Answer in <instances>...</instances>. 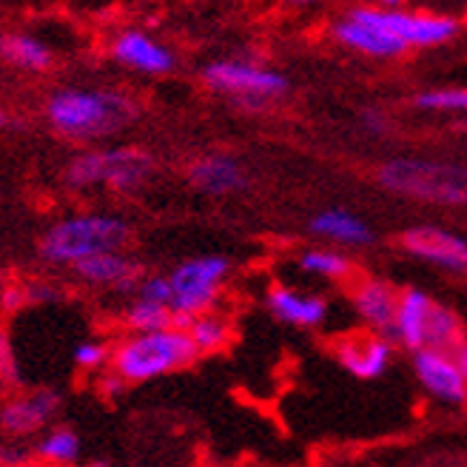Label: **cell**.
<instances>
[{"label":"cell","mask_w":467,"mask_h":467,"mask_svg":"<svg viewBox=\"0 0 467 467\" xmlns=\"http://www.w3.org/2000/svg\"><path fill=\"white\" fill-rule=\"evenodd\" d=\"M43 114L60 137L88 143V140L123 134L129 126H134L140 117V103L120 88L63 86L46 98Z\"/></svg>","instance_id":"cell-1"},{"label":"cell","mask_w":467,"mask_h":467,"mask_svg":"<svg viewBox=\"0 0 467 467\" xmlns=\"http://www.w3.org/2000/svg\"><path fill=\"white\" fill-rule=\"evenodd\" d=\"M131 243V223L109 212H80L52 223L40 234L37 256L52 268H72L75 263L103 251H126Z\"/></svg>","instance_id":"cell-2"},{"label":"cell","mask_w":467,"mask_h":467,"mask_svg":"<svg viewBox=\"0 0 467 467\" xmlns=\"http://www.w3.org/2000/svg\"><path fill=\"white\" fill-rule=\"evenodd\" d=\"M200 359L197 348L185 328H162L151 334H126L111 342V362L109 368L117 370L131 385H149L169 373H177Z\"/></svg>","instance_id":"cell-3"},{"label":"cell","mask_w":467,"mask_h":467,"mask_svg":"<svg viewBox=\"0 0 467 467\" xmlns=\"http://www.w3.org/2000/svg\"><path fill=\"white\" fill-rule=\"evenodd\" d=\"M157 171V160L137 146L88 149L72 157L63 169V182L72 192L109 189L117 194H137Z\"/></svg>","instance_id":"cell-4"},{"label":"cell","mask_w":467,"mask_h":467,"mask_svg":"<svg viewBox=\"0 0 467 467\" xmlns=\"http://www.w3.org/2000/svg\"><path fill=\"white\" fill-rule=\"evenodd\" d=\"M377 182L385 192L419 202L467 208V166L459 162L396 157L377 169Z\"/></svg>","instance_id":"cell-5"},{"label":"cell","mask_w":467,"mask_h":467,"mask_svg":"<svg viewBox=\"0 0 467 467\" xmlns=\"http://www.w3.org/2000/svg\"><path fill=\"white\" fill-rule=\"evenodd\" d=\"M231 260L223 254H200L177 263L169 271L171 279V314L177 328H185L194 317L217 311L223 285L231 276Z\"/></svg>","instance_id":"cell-6"},{"label":"cell","mask_w":467,"mask_h":467,"mask_svg":"<svg viewBox=\"0 0 467 467\" xmlns=\"http://www.w3.org/2000/svg\"><path fill=\"white\" fill-rule=\"evenodd\" d=\"M202 83L228 95L243 111H265L274 100H283L291 91V80L256 60H214L200 72Z\"/></svg>","instance_id":"cell-7"},{"label":"cell","mask_w":467,"mask_h":467,"mask_svg":"<svg viewBox=\"0 0 467 467\" xmlns=\"http://www.w3.org/2000/svg\"><path fill=\"white\" fill-rule=\"evenodd\" d=\"M348 17H354L368 26H377L388 32L390 37L402 40L408 49H431L456 37L459 20L445 15H428V12H405V9H382V6H357L350 9Z\"/></svg>","instance_id":"cell-8"},{"label":"cell","mask_w":467,"mask_h":467,"mask_svg":"<svg viewBox=\"0 0 467 467\" xmlns=\"http://www.w3.org/2000/svg\"><path fill=\"white\" fill-rule=\"evenodd\" d=\"M60 410H63V393L57 388L23 390L0 408V428L12 439L37 436L57 422Z\"/></svg>","instance_id":"cell-9"},{"label":"cell","mask_w":467,"mask_h":467,"mask_svg":"<svg viewBox=\"0 0 467 467\" xmlns=\"http://www.w3.org/2000/svg\"><path fill=\"white\" fill-rule=\"evenodd\" d=\"M413 373L433 400L451 408H462L467 402V377L453 350L419 348L413 350Z\"/></svg>","instance_id":"cell-10"},{"label":"cell","mask_w":467,"mask_h":467,"mask_svg":"<svg viewBox=\"0 0 467 467\" xmlns=\"http://www.w3.org/2000/svg\"><path fill=\"white\" fill-rule=\"evenodd\" d=\"M72 274L78 283H83L88 288L134 294L146 271H143V263L134 260V256L126 251H103V254L86 256V260L75 263Z\"/></svg>","instance_id":"cell-11"},{"label":"cell","mask_w":467,"mask_h":467,"mask_svg":"<svg viewBox=\"0 0 467 467\" xmlns=\"http://www.w3.org/2000/svg\"><path fill=\"white\" fill-rule=\"evenodd\" d=\"M400 245L416 260H425L453 274H467V240L453 231L439 225H416L402 231Z\"/></svg>","instance_id":"cell-12"},{"label":"cell","mask_w":467,"mask_h":467,"mask_svg":"<svg viewBox=\"0 0 467 467\" xmlns=\"http://www.w3.org/2000/svg\"><path fill=\"white\" fill-rule=\"evenodd\" d=\"M111 57L146 78H166L174 72L177 57L166 43L143 29H123L111 40Z\"/></svg>","instance_id":"cell-13"},{"label":"cell","mask_w":467,"mask_h":467,"mask_svg":"<svg viewBox=\"0 0 467 467\" xmlns=\"http://www.w3.org/2000/svg\"><path fill=\"white\" fill-rule=\"evenodd\" d=\"M334 357L354 379L370 382V379H379L382 373L390 368L393 339L385 334H377V331L350 334V337L337 339Z\"/></svg>","instance_id":"cell-14"},{"label":"cell","mask_w":467,"mask_h":467,"mask_svg":"<svg viewBox=\"0 0 467 467\" xmlns=\"http://www.w3.org/2000/svg\"><path fill=\"white\" fill-rule=\"evenodd\" d=\"M185 177H189L192 189L208 197H228L248 189V171L231 154H202L192 162Z\"/></svg>","instance_id":"cell-15"},{"label":"cell","mask_w":467,"mask_h":467,"mask_svg":"<svg viewBox=\"0 0 467 467\" xmlns=\"http://www.w3.org/2000/svg\"><path fill=\"white\" fill-rule=\"evenodd\" d=\"M265 308L274 319L294 325V328H319L331 314V306L325 296L296 291L291 285H271L265 294Z\"/></svg>","instance_id":"cell-16"},{"label":"cell","mask_w":467,"mask_h":467,"mask_svg":"<svg viewBox=\"0 0 467 467\" xmlns=\"http://www.w3.org/2000/svg\"><path fill=\"white\" fill-rule=\"evenodd\" d=\"M350 302H354L357 317L368 325L370 331L393 334V317H396V306H400V291H396L390 283L377 276H362L350 288Z\"/></svg>","instance_id":"cell-17"},{"label":"cell","mask_w":467,"mask_h":467,"mask_svg":"<svg viewBox=\"0 0 467 467\" xmlns=\"http://www.w3.org/2000/svg\"><path fill=\"white\" fill-rule=\"evenodd\" d=\"M433 308V299L419 291V288H405L400 291V306H396V317H393V334L390 339L405 345L408 350H419L425 348V337H428V317Z\"/></svg>","instance_id":"cell-18"},{"label":"cell","mask_w":467,"mask_h":467,"mask_svg":"<svg viewBox=\"0 0 467 467\" xmlns=\"http://www.w3.org/2000/svg\"><path fill=\"white\" fill-rule=\"evenodd\" d=\"M308 231L319 240L345 248H365L373 243V228L362 217L345 212V208H325V212L314 214Z\"/></svg>","instance_id":"cell-19"},{"label":"cell","mask_w":467,"mask_h":467,"mask_svg":"<svg viewBox=\"0 0 467 467\" xmlns=\"http://www.w3.org/2000/svg\"><path fill=\"white\" fill-rule=\"evenodd\" d=\"M334 37L348 46V49H354L359 55H368V57H400L408 52V46L402 40L390 37L388 32L377 29V26H368V23H359L354 17H342L334 23Z\"/></svg>","instance_id":"cell-20"},{"label":"cell","mask_w":467,"mask_h":467,"mask_svg":"<svg viewBox=\"0 0 467 467\" xmlns=\"http://www.w3.org/2000/svg\"><path fill=\"white\" fill-rule=\"evenodd\" d=\"M0 57L23 68V72H35V75L49 72L55 66V52L49 49V43H43L32 35H17V32L0 35Z\"/></svg>","instance_id":"cell-21"},{"label":"cell","mask_w":467,"mask_h":467,"mask_svg":"<svg viewBox=\"0 0 467 467\" xmlns=\"http://www.w3.org/2000/svg\"><path fill=\"white\" fill-rule=\"evenodd\" d=\"M37 459L43 462H52L60 467L75 464L83 453V439L75 428L68 425H55V428H46L37 439V445L32 451Z\"/></svg>","instance_id":"cell-22"},{"label":"cell","mask_w":467,"mask_h":467,"mask_svg":"<svg viewBox=\"0 0 467 467\" xmlns=\"http://www.w3.org/2000/svg\"><path fill=\"white\" fill-rule=\"evenodd\" d=\"M299 271H306L319 279H331V283H342V279L354 276V263L350 256L337 248H306L296 256Z\"/></svg>","instance_id":"cell-23"},{"label":"cell","mask_w":467,"mask_h":467,"mask_svg":"<svg viewBox=\"0 0 467 467\" xmlns=\"http://www.w3.org/2000/svg\"><path fill=\"white\" fill-rule=\"evenodd\" d=\"M120 325L126 334H151L174 325V314L169 306H157V302L134 296L129 306L120 311Z\"/></svg>","instance_id":"cell-24"},{"label":"cell","mask_w":467,"mask_h":467,"mask_svg":"<svg viewBox=\"0 0 467 467\" xmlns=\"http://www.w3.org/2000/svg\"><path fill=\"white\" fill-rule=\"evenodd\" d=\"M185 331H189L200 357H212V354H217V350H223L231 342V334H234L231 322L217 311L194 317L189 325H185Z\"/></svg>","instance_id":"cell-25"},{"label":"cell","mask_w":467,"mask_h":467,"mask_svg":"<svg viewBox=\"0 0 467 467\" xmlns=\"http://www.w3.org/2000/svg\"><path fill=\"white\" fill-rule=\"evenodd\" d=\"M464 339V325L456 317V311L433 302L431 317H428V337L425 348H439V350H456L459 342Z\"/></svg>","instance_id":"cell-26"},{"label":"cell","mask_w":467,"mask_h":467,"mask_svg":"<svg viewBox=\"0 0 467 467\" xmlns=\"http://www.w3.org/2000/svg\"><path fill=\"white\" fill-rule=\"evenodd\" d=\"M416 109L425 111H467V88L448 86V88H428L413 98Z\"/></svg>","instance_id":"cell-27"},{"label":"cell","mask_w":467,"mask_h":467,"mask_svg":"<svg viewBox=\"0 0 467 467\" xmlns=\"http://www.w3.org/2000/svg\"><path fill=\"white\" fill-rule=\"evenodd\" d=\"M72 362L83 373H100L111 362V342L106 339H83L72 350Z\"/></svg>","instance_id":"cell-28"},{"label":"cell","mask_w":467,"mask_h":467,"mask_svg":"<svg viewBox=\"0 0 467 467\" xmlns=\"http://www.w3.org/2000/svg\"><path fill=\"white\" fill-rule=\"evenodd\" d=\"M134 296L157 302V306H171V279H169V274H143Z\"/></svg>","instance_id":"cell-29"},{"label":"cell","mask_w":467,"mask_h":467,"mask_svg":"<svg viewBox=\"0 0 467 467\" xmlns=\"http://www.w3.org/2000/svg\"><path fill=\"white\" fill-rule=\"evenodd\" d=\"M0 382L20 385V368H17L15 345H12V337H9L6 325H0Z\"/></svg>","instance_id":"cell-30"},{"label":"cell","mask_w":467,"mask_h":467,"mask_svg":"<svg viewBox=\"0 0 467 467\" xmlns=\"http://www.w3.org/2000/svg\"><path fill=\"white\" fill-rule=\"evenodd\" d=\"M126 390H129V382H126L117 370L106 368V370H100V373H98V393L103 396V400L117 402Z\"/></svg>","instance_id":"cell-31"},{"label":"cell","mask_w":467,"mask_h":467,"mask_svg":"<svg viewBox=\"0 0 467 467\" xmlns=\"http://www.w3.org/2000/svg\"><path fill=\"white\" fill-rule=\"evenodd\" d=\"M29 306V296H26V285H6L0 288V311L6 314H17Z\"/></svg>","instance_id":"cell-32"},{"label":"cell","mask_w":467,"mask_h":467,"mask_svg":"<svg viewBox=\"0 0 467 467\" xmlns=\"http://www.w3.org/2000/svg\"><path fill=\"white\" fill-rule=\"evenodd\" d=\"M359 120H362V129H365L368 134L382 137V134L390 131V120H388V114H385L382 109H373V106L362 109V111H359Z\"/></svg>","instance_id":"cell-33"},{"label":"cell","mask_w":467,"mask_h":467,"mask_svg":"<svg viewBox=\"0 0 467 467\" xmlns=\"http://www.w3.org/2000/svg\"><path fill=\"white\" fill-rule=\"evenodd\" d=\"M29 459H32V451L17 445V441H9V439L0 441V467H23Z\"/></svg>","instance_id":"cell-34"},{"label":"cell","mask_w":467,"mask_h":467,"mask_svg":"<svg viewBox=\"0 0 467 467\" xmlns=\"http://www.w3.org/2000/svg\"><path fill=\"white\" fill-rule=\"evenodd\" d=\"M26 296H29V302H52V299H57V291H55V285L37 283V285H26Z\"/></svg>","instance_id":"cell-35"},{"label":"cell","mask_w":467,"mask_h":467,"mask_svg":"<svg viewBox=\"0 0 467 467\" xmlns=\"http://www.w3.org/2000/svg\"><path fill=\"white\" fill-rule=\"evenodd\" d=\"M456 354V359H459V365H462V370H464V377H467V337L459 342V348L453 350Z\"/></svg>","instance_id":"cell-36"},{"label":"cell","mask_w":467,"mask_h":467,"mask_svg":"<svg viewBox=\"0 0 467 467\" xmlns=\"http://www.w3.org/2000/svg\"><path fill=\"white\" fill-rule=\"evenodd\" d=\"M402 4H405V0H379L382 9H400Z\"/></svg>","instance_id":"cell-37"},{"label":"cell","mask_w":467,"mask_h":467,"mask_svg":"<svg viewBox=\"0 0 467 467\" xmlns=\"http://www.w3.org/2000/svg\"><path fill=\"white\" fill-rule=\"evenodd\" d=\"M86 467H109V462L106 459H88Z\"/></svg>","instance_id":"cell-38"},{"label":"cell","mask_w":467,"mask_h":467,"mask_svg":"<svg viewBox=\"0 0 467 467\" xmlns=\"http://www.w3.org/2000/svg\"><path fill=\"white\" fill-rule=\"evenodd\" d=\"M9 123V114H6V109L4 106H0V129H4Z\"/></svg>","instance_id":"cell-39"},{"label":"cell","mask_w":467,"mask_h":467,"mask_svg":"<svg viewBox=\"0 0 467 467\" xmlns=\"http://www.w3.org/2000/svg\"><path fill=\"white\" fill-rule=\"evenodd\" d=\"M288 4H294V6H311V4H317V0H288Z\"/></svg>","instance_id":"cell-40"},{"label":"cell","mask_w":467,"mask_h":467,"mask_svg":"<svg viewBox=\"0 0 467 467\" xmlns=\"http://www.w3.org/2000/svg\"><path fill=\"white\" fill-rule=\"evenodd\" d=\"M464 23H467V15H464Z\"/></svg>","instance_id":"cell-41"}]
</instances>
